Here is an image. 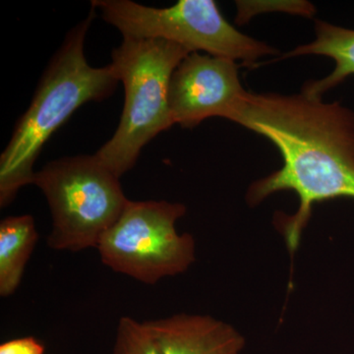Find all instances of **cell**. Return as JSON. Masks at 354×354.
<instances>
[{
	"instance_id": "ba28073f",
	"label": "cell",
	"mask_w": 354,
	"mask_h": 354,
	"mask_svg": "<svg viewBox=\"0 0 354 354\" xmlns=\"http://www.w3.org/2000/svg\"><path fill=\"white\" fill-rule=\"evenodd\" d=\"M143 323L160 354H239L244 346L234 328L211 316L177 314Z\"/></svg>"
},
{
	"instance_id": "8992f818",
	"label": "cell",
	"mask_w": 354,
	"mask_h": 354,
	"mask_svg": "<svg viewBox=\"0 0 354 354\" xmlns=\"http://www.w3.org/2000/svg\"><path fill=\"white\" fill-rule=\"evenodd\" d=\"M185 213L180 203L129 200L97 244L102 262L147 285L187 271L195 261L194 239L176 230Z\"/></svg>"
},
{
	"instance_id": "277c9868",
	"label": "cell",
	"mask_w": 354,
	"mask_h": 354,
	"mask_svg": "<svg viewBox=\"0 0 354 354\" xmlns=\"http://www.w3.org/2000/svg\"><path fill=\"white\" fill-rule=\"evenodd\" d=\"M50 206L53 227L48 245L53 250L97 248L129 202L120 178L95 155L51 160L35 172Z\"/></svg>"
},
{
	"instance_id": "5b68a950",
	"label": "cell",
	"mask_w": 354,
	"mask_h": 354,
	"mask_svg": "<svg viewBox=\"0 0 354 354\" xmlns=\"http://www.w3.org/2000/svg\"><path fill=\"white\" fill-rule=\"evenodd\" d=\"M102 19L128 38L165 39L190 53L242 60L246 66L266 55H277L267 44L242 34L221 13L213 0H180L167 8H156L132 0H92Z\"/></svg>"
},
{
	"instance_id": "8fae6325",
	"label": "cell",
	"mask_w": 354,
	"mask_h": 354,
	"mask_svg": "<svg viewBox=\"0 0 354 354\" xmlns=\"http://www.w3.org/2000/svg\"><path fill=\"white\" fill-rule=\"evenodd\" d=\"M113 354H160L143 322L122 317L118 322Z\"/></svg>"
},
{
	"instance_id": "7c38bea8",
	"label": "cell",
	"mask_w": 354,
	"mask_h": 354,
	"mask_svg": "<svg viewBox=\"0 0 354 354\" xmlns=\"http://www.w3.org/2000/svg\"><path fill=\"white\" fill-rule=\"evenodd\" d=\"M44 346L34 337H19L3 342L0 354H44Z\"/></svg>"
},
{
	"instance_id": "52a82bcc",
	"label": "cell",
	"mask_w": 354,
	"mask_h": 354,
	"mask_svg": "<svg viewBox=\"0 0 354 354\" xmlns=\"http://www.w3.org/2000/svg\"><path fill=\"white\" fill-rule=\"evenodd\" d=\"M248 94L234 60L190 53L174 70L169 83L172 122L184 128L197 127L209 118L236 123Z\"/></svg>"
},
{
	"instance_id": "3957f363",
	"label": "cell",
	"mask_w": 354,
	"mask_h": 354,
	"mask_svg": "<svg viewBox=\"0 0 354 354\" xmlns=\"http://www.w3.org/2000/svg\"><path fill=\"white\" fill-rule=\"evenodd\" d=\"M190 53L165 39L128 37L113 50L111 64L124 86V106L113 136L95 155L118 178L132 169L149 142L174 125L169 83Z\"/></svg>"
},
{
	"instance_id": "6da1fadb",
	"label": "cell",
	"mask_w": 354,
	"mask_h": 354,
	"mask_svg": "<svg viewBox=\"0 0 354 354\" xmlns=\"http://www.w3.org/2000/svg\"><path fill=\"white\" fill-rule=\"evenodd\" d=\"M236 123L269 139L283 157L281 169L250 186L247 201L254 206L279 191L297 193L299 209L283 225L288 249L295 252L314 205L354 198V113L304 92H249Z\"/></svg>"
},
{
	"instance_id": "30bf717a",
	"label": "cell",
	"mask_w": 354,
	"mask_h": 354,
	"mask_svg": "<svg viewBox=\"0 0 354 354\" xmlns=\"http://www.w3.org/2000/svg\"><path fill=\"white\" fill-rule=\"evenodd\" d=\"M38 239L31 215L7 216L0 221V297H10L20 286Z\"/></svg>"
},
{
	"instance_id": "9c48e42d",
	"label": "cell",
	"mask_w": 354,
	"mask_h": 354,
	"mask_svg": "<svg viewBox=\"0 0 354 354\" xmlns=\"http://www.w3.org/2000/svg\"><path fill=\"white\" fill-rule=\"evenodd\" d=\"M315 31L316 39L312 43L297 46L295 50L286 53L283 58L313 55L334 59L335 69L330 75L304 86L302 92L305 94L322 97L330 88L354 75V30L317 21Z\"/></svg>"
},
{
	"instance_id": "7a4b0ae2",
	"label": "cell",
	"mask_w": 354,
	"mask_h": 354,
	"mask_svg": "<svg viewBox=\"0 0 354 354\" xmlns=\"http://www.w3.org/2000/svg\"><path fill=\"white\" fill-rule=\"evenodd\" d=\"M95 10L72 28L51 57L29 108L14 127L0 156V207L8 206L21 188L32 184L34 165L51 135L88 102L111 97L120 83L111 64L93 67L85 55L87 32Z\"/></svg>"
}]
</instances>
